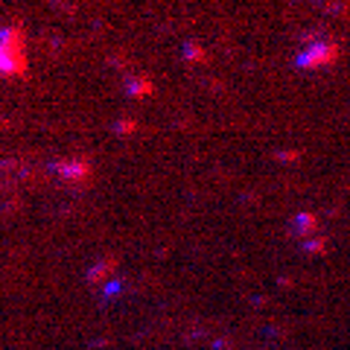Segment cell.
<instances>
[{
  "label": "cell",
  "instance_id": "cell-2",
  "mask_svg": "<svg viewBox=\"0 0 350 350\" xmlns=\"http://www.w3.org/2000/svg\"><path fill=\"white\" fill-rule=\"evenodd\" d=\"M56 172H59V178H65V181H88V175H91V164L85 161V158H67V161H59L56 164Z\"/></svg>",
  "mask_w": 350,
  "mask_h": 350
},
{
  "label": "cell",
  "instance_id": "cell-1",
  "mask_svg": "<svg viewBox=\"0 0 350 350\" xmlns=\"http://www.w3.org/2000/svg\"><path fill=\"white\" fill-rule=\"evenodd\" d=\"M27 73V53L21 27L0 30V76H24Z\"/></svg>",
  "mask_w": 350,
  "mask_h": 350
},
{
  "label": "cell",
  "instance_id": "cell-4",
  "mask_svg": "<svg viewBox=\"0 0 350 350\" xmlns=\"http://www.w3.org/2000/svg\"><path fill=\"white\" fill-rule=\"evenodd\" d=\"M132 129H134V123H126V120L117 123V132H132Z\"/></svg>",
  "mask_w": 350,
  "mask_h": 350
},
{
  "label": "cell",
  "instance_id": "cell-3",
  "mask_svg": "<svg viewBox=\"0 0 350 350\" xmlns=\"http://www.w3.org/2000/svg\"><path fill=\"white\" fill-rule=\"evenodd\" d=\"M111 266H114V260H102V263H97V266L88 271V283H100V280H105L108 271H111Z\"/></svg>",
  "mask_w": 350,
  "mask_h": 350
}]
</instances>
